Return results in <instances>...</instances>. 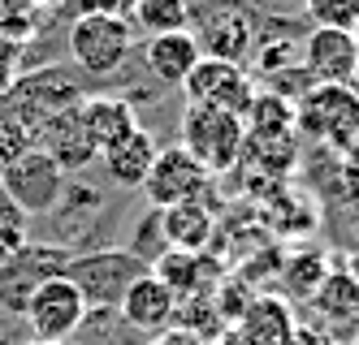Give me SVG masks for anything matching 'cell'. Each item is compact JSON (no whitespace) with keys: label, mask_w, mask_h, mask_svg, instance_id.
<instances>
[{"label":"cell","mask_w":359,"mask_h":345,"mask_svg":"<svg viewBox=\"0 0 359 345\" xmlns=\"http://www.w3.org/2000/svg\"><path fill=\"white\" fill-rule=\"evenodd\" d=\"M182 147L187 155L208 169V173H229L247 151V121L238 113L208 108V104H187L182 113Z\"/></svg>","instance_id":"obj_1"},{"label":"cell","mask_w":359,"mask_h":345,"mask_svg":"<svg viewBox=\"0 0 359 345\" xmlns=\"http://www.w3.org/2000/svg\"><path fill=\"white\" fill-rule=\"evenodd\" d=\"M151 268L130 255V251H117V246H104V251H87V255H69L65 263V276L79 285V294L87 298L91 311H117L121 298L130 294V285L139 276H147Z\"/></svg>","instance_id":"obj_2"},{"label":"cell","mask_w":359,"mask_h":345,"mask_svg":"<svg viewBox=\"0 0 359 345\" xmlns=\"http://www.w3.org/2000/svg\"><path fill=\"white\" fill-rule=\"evenodd\" d=\"M294 129L333 151L359 147V91L355 87H307L294 104Z\"/></svg>","instance_id":"obj_3"},{"label":"cell","mask_w":359,"mask_h":345,"mask_svg":"<svg viewBox=\"0 0 359 345\" xmlns=\"http://www.w3.org/2000/svg\"><path fill=\"white\" fill-rule=\"evenodd\" d=\"M135 26L121 13H83L69 26V57L74 69L87 78H109L130 61Z\"/></svg>","instance_id":"obj_4"},{"label":"cell","mask_w":359,"mask_h":345,"mask_svg":"<svg viewBox=\"0 0 359 345\" xmlns=\"http://www.w3.org/2000/svg\"><path fill=\"white\" fill-rule=\"evenodd\" d=\"M69 177L48 160L39 147H31L27 155H18V160L0 173V199H5L18 216H53L61 195H65Z\"/></svg>","instance_id":"obj_5"},{"label":"cell","mask_w":359,"mask_h":345,"mask_svg":"<svg viewBox=\"0 0 359 345\" xmlns=\"http://www.w3.org/2000/svg\"><path fill=\"white\" fill-rule=\"evenodd\" d=\"M87 315H91L87 298L79 294V285H74L65 272L48 276L27 298V307H22V320L31 324V337L35 341H57V345H69L74 337H79L83 324H87Z\"/></svg>","instance_id":"obj_6"},{"label":"cell","mask_w":359,"mask_h":345,"mask_svg":"<svg viewBox=\"0 0 359 345\" xmlns=\"http://www.w3.org/2000/svg\"><path fill=\"white\" fill-rule=\"evenodd\" d=\"M74 251L53 246L48 251L43 242H22L9 259H0V311H18L27 307V298L48 281V276H61L65 263Z\"/></svg>","instance_id":"obj_7"},{"label":"cell","mask_w":359,"mask_h":345,"mask_svg":"<svg viewBox=\"0 0 359 345\" xmlns=\"http://www.w3.org/2000/svg\"><path fill=\"white\" fill-rule=\"evenodd\" d=\"M9 99H13V108L22 117H31L35 125L48 121V117H57L65 108H79V104L87 99L83 95V73L79 69H57V65H48L39 73H27V78H18V83L9 87Z\"/></svg>","instance_id":"obj_8"},{"label":"cell","mask_w":359,"mask_h":345,"mask_svg":"<svg viewBox=\"0 0 359 345\" xmlns=\"http://www.w3.org/2000/svg\"><path fill=\"white\" fill-rule=\"evenodd\" d=\"M208 181H212V173L203 169L195 155H187L182 147H161L156 164H151V173L143 181V199L156 211H165V207H177V203L203 199Z\"/></svg>","instance_id":"obj_9"},{"label":"cell","mask_w":359,"mask_h":345,"mask_svg":"<svg viewBox=\"0 0 359 345\" xmlns=\"http://www.w3.org/2000/svg\"><path fill=\"white\" fill-rule=\"evenodd\" d=\"M182 91L191 104H208V108H225V113H238V117H247L251 99H255L247 69L234 61H221V57H199V65L191 69Z\"/></svg>","instance_id":"obj_10"},{"label":"cell","mask_w":359,"mask_h":345,"mask_svg":"<svg viewBox=\"0 0 359 345\" xmlns=\"http://www.w3.org/2000/svg\"><path fill=\"white\" fill-rule=\"evenodd\" d=\"M303 69L312 87H355L359 65H355V39L351 31H316L303 39Z\"/></svg>","instance_id":"obj_11"},{"label":"cell","mask_w":359,"mask_h":345,"mask_svg":"<svg viewBox=\"0 0 359 345\" xmlns=\"http://www.w3.org/2000/svg\"><path fill=\"white\" fill-rule=\"evenodd\" d=\"M35 134H39L35 147H39V151H43L65 177H69V173H83L87 164L100 160L95 143L87 139V125H83L79 108H65V113H57V117L39 121V125H35Z\"/></svg>","instance_id":"obj_12"},{"label":"cell","mask_w":359,"mask_h":345,"mask_svg":"<svg viewBox=\"0 0 359 345\" xmlns=\"http://www.w3.org/2000/svg\"><path fill=\"white\" fill-rule=\"evenodd\" d=\"M117 315H121V324L130 328V332L156 337V332H165V328L177 324V298L147 272V276H139V281L130 285V294L121 298Z\"/></svg>","instance_id":"obj_13"},{"label":"cell","mask_w":359,"mask_h":345,"mask_svg":"<svg viewBox=\"0 0 359 345\" xmlns=\"http://www.w3.org/2000/svg\"><path fill=\"white\" fill-rule=\"evenodd\" d=\"M199 39L195 31H177V35H151L139 48V61L147 69V78H156L161 87H182L191 69L199 65Z\"/></svg>","instance_id":"obj_14"},{"label":"cell","mask_w":359,"mask_h":345,"mask_svg":"<svg viewBox=\"0 0 359 345\" xmlns=\"http://www.w3.org/2000/svg\"><path fill=\"white\" fill-rule=\"evenodd\" d=\"M156 134L151 129H130L121 143H113L109 151H100V164H104V177L113 185H121V190H143V181L151 173V164H156Z\"/></svg>","instance_id":"obj_15"},{"label":"cell","mask_w":359,"mask_h":345,"mask_svg":"<svg viewBox=\"0 0 359 345\" xmlns=\"http://www.w3.org/2000/svg\"><path fill=\"white\" fill-rule=\"evenodd\" d=\"M161 216V233H165V246L169 251H187V255H203L217 237V216L212 207L195 199V203H177V207H165L156 211Z\"/></svg>","instance_id":"obj_16"},{"label":"cell","mask_w":359,"mask_h":345,"mask_svg":"<svg viewBox=\"0 0 359 345\" xmlns=\"http://www.w3.org/2000/svg\"><path fill=\"white\" fill-rule=\"evenodd\" d=\"M79 117L87 125V139L95 143V151H109L113 143H121L130 129H139V113L130 99L121 95H87L79 104Z\"/></svg>","instance_id":"obj_17"},{"label":"cell","mask_w":359,"mask_h":345,"mask_svg":"<svg viewBox=\"0 0 359 345\" xmlns=\"http://www.w3.org/2000/svg\"><path fill=\"white\" fill-rule=\"evenodd\" d=\"M212 263L203 255H187V251H165L156 263H151V276H156L177 302H191V298H203V289H208V276Z\"/></svg>","instance_id":"obj_18"},{"label":"cell","mask_w":359,"mask_h":345,"mask_svg":"<svg viewBox=\"0 0 359 345\" xmlns=\"http://www.w3.org/2000/svg\"><path fill=\"white\" fill-rule=\"evenodd\" d=\"M195 39H199L203 57H221V61L243 65V52L251 48V22L238 9H221V17H208Z\"/></svg>","instance_id":"obj_19"},{"label":"cell","mask_w":359,"mask_h":345,"mask_svg":"<svg viewBox=\"0 0 359 345\" xmlns=\"http://www.w3.org/2000/svg\"><path fill=\"white\" fill-rule=\"evenodd\" d=\"M135 22L151 35H177L191 31V5L187 0H135Z\"/></svg>","instance_id":"obj_20"},{"label":"cell","mask_w":359,"mask_h":345,"mask_svg":"<svg viewBox=\"0 0 359 345\" xmlns=\"http://www.w3.org/2000/svg\"><path fill=\"white\" fill-rule=\"evenodd\" d=\"M320 311L329 320H342V324H359V281L338 272V276H325L320 294H316Z\"/></svg>","instance_id":"obj_21"},{"label":"cell","mask_w":359,"mask_h":345,"mask_svg":"<svg viewBox=\"0 0 359 345\" xmlns=\"http://www.w3.org/2000/svg\"><path fill=\"white\" fill-rule=\"evenodd\" d=\"M303 9L316 31H355L359 22V0H303Z\"/></svg>","instance_id":"obj_22"},{"label":"cell","mask_w":359,"mask_h":345,"mask_svg":"<svg viewBox=\"0 0 359 345\" xmlns=\"http://www.w3.org/2000/svg\"><path fill=\"white\" fill-rule=\"evenodd\" d=\"M286 285L294 289L299 298H316L325 285V259L320 255H299L286 263Z\"/></svg>","instance_id":"obj_23"},{"label":"cell","mask_w":359,"mask_h":345,"mask_svg":"<svg viewBox=\"0 0 359 345\" xmlns=\"http://www.w3.org/2000/svg\"><path fill=\"white\" fill-rule=\"evenodd\" d=\"M147 345H208V341H203V337H195V332H187V328H165V332H156V337H151Z\"/></svg>","instance_id":"obj_24"},{"label":"cell","mask_w":359,"mask_h":345,"mask_svg":"<svg viewBox=\"0 0 359 345\" xmlns=\"http://www.w3.org/2000/svg\"><path fill=\"white\" fill-rule=\"evenodd\" d=\"M351 39H355V65H359V22H355V31H351Z\"/></svg>","instance_id":"obj_25"},{"label":"cell","mask_w":359,"mask_h":345,"mask_svg":"<svg viewBox=\"0 0 359 345\" xmlns=\"http://www.w3.org/2000/svg\"><path fill=\"white\" fill-rule=\"evenodd\" d=\"M22 345H57V341H35V337H31V341H22Z\"/></svg>","instance_id":"obj_26"},{"label":"cell","mask_w":359,"mask_h":345,"mask_svg":"<svg viewBox=\"0 0 359 345\" xmlns=\"http://www.w3.org/2000/svg\"><path fill=\"white\" fill-rule=\"evenodd\" d=\"M0 345H9V341H5V337H0Z\"/></svg>","instance_id":"obj_27"},{"label":"cell","mask_w":359,"mask_h":345,"mask_svg":"<svg viewBox=\"0 0 359 345\" xmlns=\"http://www.w3.org/2000/svg\"><path fill=\"white\" fill-rule=\"evenodd\" d=\"M355 345H359V341H355Z\"/></svg>","instance_id":"obj_28"}]
</instances>
